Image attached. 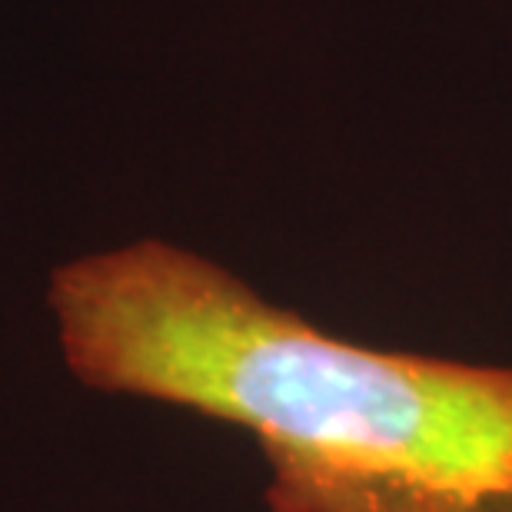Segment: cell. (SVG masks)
Returning <instances> with one entry per match:
<instances>
[{"label":"cell","instance_id":"cell-1","mask_svg":"<svg viewBox=\"0 0 512 512\" xmlns=\"http://www.w3.org/2000/svg\"><path fill=\"white\" fill-rule=\"evenodd\" d=\"M47 303L84 386L253 436L270 512H512V366L343 340L167 240L57 266Z\"/></svg>","mask_w":512,"mask_h":512}]
</instances>
